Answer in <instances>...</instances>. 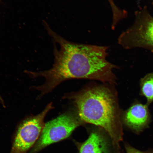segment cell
Listing matches in <instances>:
<instances>
[{"label":"cell","instance_id":"1","mask_svg":"<svg viewBox=\"0 0 153 153\" xmlns=\"http://www.w3.org/2000/svg\"><path fill=\"white\" fill-rule=\"evenodd\" d=\"M46 26L49 34L59 46V48L56 46L54 49L52 68L43 71H25L31 78H45L42 85L32 87L40 92L38 98L70 79L95 80L111 85L116 83V78L113 70L117 66L107 60L108 47L73 43Z\"/></svg>","mask_w":153,"mask_h":153},{"label":"cell","instance_id":"2","mask_svg":"<svg viewBox=\"0 0 153 153\" xmlns=\"http://www.w3.org/2000/svg\"><path fill=\"white\" fill-rule=\"evenodd\" d=\"M64 97L73 102L84 123L102 128L113 143L120 148L123 137L122 115L117 94L113 89L108 86H93Z\"/></svg>","mask_w":153,"mask_h":153},{"label":"cell","instance_id":"3","mask_svg":"<svg viewBox=\"0 0 153 153\" xmlns=\"http://www.w3.org/2000/svg\"><path fill=\"white\" fill-rule=\"evenodd\" d=\"M135 15L133 24L120 34L118 43L125 49L142 48L153 53V16L145 7Z\"/></svg>","mask_w":153,"mask_h":153},{"label":"cell","instance_id":"4","mask_svg":"<svg viewBox=\"0 0 153 153\" xmlns=\"http://www.w3.org/2000/svg\"><path fill=\"white\" fill-rule=\"evenodd\" d=\"M84 122L75 112L69 111L45 124L41 136L29 153H37L53 143L66 139Z\"/></svg>","mask_w":153,"mask_h":153},{"label":"cell","instance_id":"5","mask_svg":"<svg viewBox=\"0 0 153 153\" xmlns=\"http://www.w3.org/2000/svg\"><path fill=\"white\" fill-rule=\"evenodd\" d=\"M53 108L52 103H49L40 113L26 118L20 124L10 153H27L33 148L43 131L46 116Z\"/></svg>","mask_w":153,"mask_h":153},{"label":"cell","instance_id":"6","mask_svg":"<svg viewBox=\"0 0 153 153\" xmlns=\"http://www.w3.org/2000/svg\"><path fill=\"white\" fill-rule=\"evenodd\" d=\"M148 105L136 102L123 114L124 125L133 133L139 134L148 127L151 120Z\"/></svg>","mask_w":153,"mask_h":153},{"label":"cell","instance_id":"7","mask_svg":"<svg viewBox=\"0 0 153 153\" xmlns=\"http://www.w3.org/2000/svg\"><path fill=\"white\" fill-rule=\"evenodd\" d=\"M110 146L107 137L100 130L92 131L87 140L78 145L79 153H110Z\"/></svg>","mask_w":153,"mask_h":153},{"label":"cell","instance_id":"8","mask_svg":"<svg viewBox=\"0 0 153 153\" xmlns=\"http://www.w3.org/2000/svg\"><path fill=\"white\" fill-rule=\"evenodd\" d=\"M140 94L146 99L149 106L153 102V73L141 78L140 82Z\"/></svg>","mask_w":153,"mask_h":153},{"label":"cell","instance_id":"9","mask_svg":"<svg viewBox=\"0 0 153 153\" xmlns=\"http://www.w3.org/2000/svg\"><path fill=\"white\" fill-rule=\"evenodd\" d=\"M126 153H153V149H150L145 151H141L134 148L127 143L125 144Z\"/></svg>","mask_w":153,"mask_h":153},{"label":"cell","instance_id":"10","mask_svg":"<svg viewBox=\"0 0 153 153\" xmlns=\"http://www.w3.org/2000/svg\"><path fill=\"white\" fill-rule=\"evenodd\" d=\"M108 1L110 4L111 8L112 14L114 15H116L119 14L121 11V9L118 8L115 4L114 0H108Z\"/></svg>","mask_w":153,"mask_h":153}]
</instances>
